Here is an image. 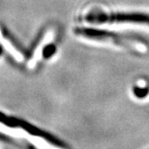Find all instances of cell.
Segmentation results:
<instances>
[{
    "mask_svg": "<svg viewBox=\"0 0 149 149\" xmlns=\"http://www.w3.org/2000/svg\"><path fill=\"white\" fill-rule=\"evenodd\" d=\"M2 52H3V50H2V47H1V46H0V55L2 54Z\"/></svg>",
    "mask_w": 149,
    "mask_h": 149,
    "instance_id": "obj_6",
    "label": "cell"
},
{
    "mask_svg": "<svg viewBox=\"0 0 149 149\" xmlns=\"http://www.w3.org/2000/svg\"><path fill=\"white\" fill-rule=\"evenodd\" d=\"M74 32L79 36L84 37L90 40L100 41V42H109L117 46L126 47L128 49L134 52H144L147 50V47L143 44V42L135 37L122 35L114 32H109L100 29L88 28V27H77Z\"/></svg>",
    "mask_w": 149,
    "mask_h": 149,
    "instance_id": "obj_1",
    "label": "cell"
},
{
    "mask_svg": "<svg viewBox=\"0 0 149 149\" xmlns=\"http://www.w3.org/2000/svg\"><path fill=\"white\" fill-rule=\"evenodd\" d=\"M85 19L92 23H136L149 25V14L145 13H106L103 11H92L86 15Z\"/></svg>",
    "mask_w": 149,
    "mask_h": 149,
    "instance_id": "obj_2",
    "label": "cell"
},
{
    "mask_svg": "<svg viewBox=\"0 0 149 149\" xmlns=\"http://www.w3.org/2000/svg\"><path fill=\"white\" fill-rule=\"evenodd\" d=\"M0 41H1V43H2L3 46H4L6 49L9 50V52H10L15 58L17 59L19 61H22V60L23 56H22V53L19 52V50L14 46L13 43H11V41L9 40V39L3 37L2 34H1V32H0Z\"/></svg>",
    "mask_w": 149,
    "mask_h": 149,
    "instance_id": "obj_3",
    "label": "cell"
},
{
    "mask_svg": "<svg viewBox=\"0 0 149 149\" xmlns=\"http://www.w3.org/2000/svg\"><path fill=\"white\" fill-rule=\"evenodd\" d=\"M55 50H56L55 45H47V46H45L44 49H43L44 58H46V59L50 58L55 53Z\"/></svg>",
    "mask_w": 149,
    "mask_h": 149,
    "instance_id": "obj_4",
    "label": "cell"
},
{
    "mask_svg": "<svg viewBox=\"0 0 149 149\" xmlns=\"http://www.w3.org/2000/svg\"><path fill=\"white\" fill-rule=\"evenodd\" d=\"M148 93H149L148 87L141 88V87H139V86H135V87H134V94H135L136 97L139 98V99H142V98L146 97Z\"/></svg>",
    "mask_w": 149,
    "mask_h": 149,
    "instance_id": "obj_5",
    "label": "cell"
}]
</instances>
